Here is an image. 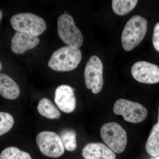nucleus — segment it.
Listing matches in <instances>:
<instances>
[{"label":"nucleus","instance_id":"1","mask_svg":"<svg viewBox=\"0 0 159 159\" xmlns=\"http://www.w3.org/2000/svg\"><path fill=\"white\" fill-rule=\"evenodd\" d=\"M82 58L81 51L78 48L66 46L54 51L49 60L48 66L53 70L68 72L75 70Z\"/></svg>","mask_w":159,"mask_h":159},{"label":"nucleus","instance_id":"2","mask_svg":"<svg viewBox=\"0 0 159 159\" xmlns=\"http://www.w3.org/2000/svg\"><path fill=\"white\" fill-rule=\"evenodd\" d=\"M147 28L148 21L141 16H134L129 20L121 36L123 49L130 51L139 45L145 37Z\"/></svg>","mask_w":159,"mask_h":159},{"label":"nucleus","instance_id":"3","mask_svg":"<svg viewBox=\"0 0 159 159\" xmlns=\"http://www.w3.org/2000/svg\"><path fill=\"white\" fill-rule=\"evenodd\" d=\"M10 23L16 32L37 37L47 29V25L43 19L28 12L15 15L11 17Z\"/></svg>","mask_w":159,"mask_h":159},{"label":"nucleus","instance_id":"4","mask_svg":"<svg viewBox=\"0 0 159 159\" xmlns=\"http://www.w3.org/2000/svg\"><path fill=\"white\" fill-rule=\"evenodd\" d=\"M57 26L59 38L67 46L78 48L82 46L83 36L71 15L65 12L60 16L57 20Z\"/></svg>","mask_w":159,"mask_h":159},{"label":"nucleus","instance_id":"5","mask_svg":"<svg viewBox=\"0 0 159 159\" xmlns=\"http://www.w3.org/2000/svg\"><path fill=\"white\" fill-rule=\"evenodd\" d=\"M100 135L103 142L114 152L121 153L127 144V133L121 125L115 122H108L102 125Z\"/></svg>","mask_w":159,"mask_h":159},{"label":"nucleus","instance_id":"6","mask_svg":"<svg viewBox=\"0 0 159 159\" xmlns=\"http://www.w3.org/2000/svg\"><path fill=\"white\" fill-rule=\"evenodd\" d=\"M113 111L116 115L122 116L126 122L133 123L142 122L148 115L147 110L142 104L123 99L115 102Z\"/></svg>","mask_w":159,"mask_h":159},{"label":"nucleus","instance_id":"7","mask_svg":"<svg viewBox=\"0 0 159 159\" xmlns=\"http://www.w3.org/2000/svg\"><path fill=\"white\" fill-rule=\"evenodd\" d=\"M103 65L98 56L93 55L86 65L84 77L87 88L94 94L99 93L103 84Z\"/></svg>","mask_w":159,"mask_h":159},{"label":"nucleus","instance_id":"8","mask_svg":"<svg viewBox=\"0 0 159 159\" xmlns=\"http://www.w3.org/2000/svg\"><path fill=\"white\" fill-rule=\"evenodd\" d=\"M36 142L42 153L51 158L59 157L65 152L59 136L52 131H44L38 134Z\"/></svg>","mask_w":159,"mask_h":159},{"label":"nucleus","instance_id":"9","mask_svg":"<svg viewBox=\"0 0 159 159\" xmlns=\"http://www.w3.org/2000/svg\"><path fill=\"white\" fill-rule=\"evenodd\" d=\"M131 74L138 82L147 84L159 82V66L145 61L136 62L131 68Z\"/></svg>","mask_w":159,"mask_h":159},{"label":"nucleus","instance_id":"10","mask_svg":"<svg viewBox=\"0 0 159 159\" xmlns=\"http://www.w3.org/2000/svg\"><path fill=\"white\" fill-rule=\"evenodd\" d=\"M54 102L58 108L64 112L70 113L74 111L76 105L74 90L69 85L59 86L55 90Z\"/></svg>","mask_w":159,"mask_h":159},{"label":"nucleus","instance_id":"11","mask_svg":"<svg viewBox=\"0 0 159 159\" xmlns=\"http://www.w3.org/2000/svg\"><path fill=\"white\" fill-rule=\"evenodd\" d=\"M39 42L37 36L16 32L11 39V50L15 54H23L26 51L35 48Z\"/></svg>","mask_w":159,"mask_h":159},{"label":"nucleus","instance_id":"12","mask_svg":"<svg viewBox=\"0 0 159 159\" xmlns=\"http://www.w3.org/2000/svg\"><path fill=\"white\" fill-rule=\"evenodd\" d=\"M84 159H116L115 152L102 143H91L86 145L82 151Z\"/></svg>","mask_w":159,"mask_h":159},{"label":"nucleus","instance_id":"13","mask_svg":"<svg viewBox=\"0 0 159 159\" xmlns=\"http://www.w3.org/2000/svg\"><path fill=\"white\" fill-rule=\"evenodd\" d=\"M20 94L17 84L7 74H0V95L5 99L14 100Z\"/></svg>","mask_w":159,"mask_h":159},{"label":"nucleus","instance_id":"14","mask_svg":"<svg viewBox=\"0 0 159 159\" xmlns=\"http://www.w3.org/2000/svg\"><path fill=\"white\" fill-rule=\"evenodd\" d=\"M39 113L43 116L49 119H57L61 113L51 100L46 98L40 100L37 107Z\"/></svg>","mask_w":159,"mask_h":159},{"label":"nucleus","instance_id":"15","mask_svg":"<svg viewBox=\"0 0 159 159\" xmlns=\"http://www.w3.org/2000/svg\"><path fill=\"white\" fill-rule=\"evenodd\" d=\"M147 153L152 157L159 155V123L155 124L145 145Z\"/></svg>","mask_w":159,"mask_h":159},{"label":"nucleus","instance_id":"16","mask_svg":"<svg viewBox=\"0 0 159 159\" xmlns=\"http://www.w3.org/2000/svg\"><path fill=\"white\" fill-rule=\"evenodd\" d=\"M138 2L137 0H113L112 8L116 14L125 15L134 9Z\"/></svg>","mask_w":159,"mask_h":159},{"label":"nucleus","instance_id":"17","mask_svg":"<svg viewBox=\"0 0 159 159\" xmlns=\"http://www.w3.org/2000/svg\"><path fill=\"white\" fill-rule=\"evenodd\" d=\"M64 147L68 151H74L77 147L76 133L71 129H64L59 135Z\"/></svg>","mask_w":159,"mask_h":159},{"label":"nucleus","instance_id":"18","mask_svg":"<svg viewBox=\"0 0 159 159\" xmlns=\"http://www.w3.org/2000/svg\"><path fill=\"white\" fill-rule=\"evenodd\" d=\"M0 159H32L28 152L15 147L5 148L0 154Z\"/></svg>","mask_w":159,"mask_h":159},{"label":"nucleus","instance_id":"19","mask_svg":"<svg viewBox=\"0 0 159 159\" xmlns=\"http://www.w3.org/2000/svg\"><path fill=\"white\" fill-rule=\"evenodd\" d=\"M14 123V119L11 114L0 112V136L11 130Z\"/></svg>","mask_w":159,"mask_h":159},{"label":"nucleus","instance_id":"20","mask_svg":"<svg viewBox=\"0 0 159 159\" xmlns=\"http://www.w3.org/2000/svg\"><path fill=\"white\" fill-rule=\"evenodd\" d=\"M152 44L155 50L159 52V22L154 27Z\"/></svg>","mask_w":159,"mask_h":159},{"label":"nucleus","instance_id":"21","mask_svg":"<svg viewBox=\"0 0 159 159\" xmlns=\"http://www.w3.org/2000/svg\"><path fill=\"white\" fill-rule=\"evenodd\" d=\"M2 63H1V61H0V72H1L2 70Z\"/></svg>","mask_w":159,"mask_h":159},{"label":"nucleus","instance_id":"22","mask_svg":"<svg viewBox=\"0 0 159 159\" xmlns=\"http://www.w3.org/2000/svg\"><path fill=\"white\" fill-rule=\"evenodd\" d=\"M3 14L2 12V11L0 10V20L2 19V17Z\"/></svg>","mask_w":159,"mask_h":159},{"label":"nucleus","instance_id":"23","mask_svg":"<svg viewBox=\"0 0 159 159\" xmlns=\"http://www.w3.org/2000/svg\"><path fill=\"white\" fill-rule=\"evenodd\" d=\"M159 112H158V123H159Z\"/></svg>","mask_w":159,"mask_h":159},{"label":"nucleus","instance_id":"24","mask_svg":"<svg viewBox=\"0 0 159 159\" xmlns=\"http://www.w3.org/2000/svg\"><path fill=\"white\" fill-rule=\"evenodd\" d=\"M155 159H159V157H157Z\"/></svg>","mask_w":159,"mask_h":159}]
</instances>
